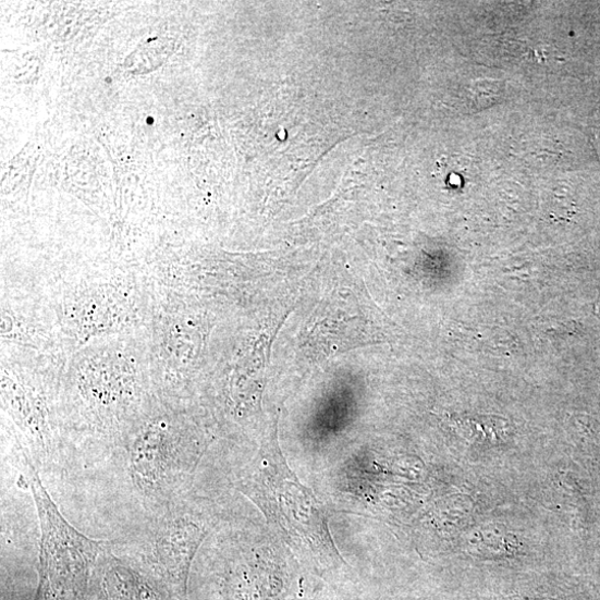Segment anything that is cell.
<instances>
[{"label": "cell", "instance_id": "cell-3", "mask_svg": "<svg viewBox=\"0 0 600 600\" xmlns=\"http://www.w3.org/2000/svg\"><path fill=\"white\" fill-rule=\"evenodd\" d=\"M238 485L299 549L320 560L340 559L321 505L291 472L278 449L264 450Z\"/></svg>", "mask_w": 600, "mask_h": 600}, {"label": "cell", "instance_id": "cell-6", "mask_svg": "<svg viewBox=\"0 0 600 600\" xmlns=\"http://www.w3.org/2000/svg\"><path fill=\"white\" fill-rule=\"evenodd\" d=\"M522 600H528V599H522ZM529 600H536V599H529ZM541 600H552V599H541Z\"/></svg>", "mask_w": 600, "mask_h": 600}, {"label": "cell", "instance_id": "cell-4", "mask_svg": "<svg viewBox=\"0 0 600 600\" xmlns=\"http://www.w3.org/2000/svg\"><path fill=\"white\" fill-rule=\"evenodd\" d=\"M189 499L150 515L140 562L168 588L185 597L189 571L200 544L212 527V517Z\"/></svg>", "mask_w": 600, "mask_h": 600}, {"label": "cell", "instance_id": "cell-2", "mask_svg": "<svg viewBox=\"0 0 600 600\" xmlns=\"http://www.w3.org/2000/svg\"><path fill=\"white\" fill-rule=\"evenodd\" d=\"M23 465L20 485L30 490L40 527L39 581L34 600H87L90 576L108 541L89 538L70 524L25 453Z\"/></svg>", "mask_w": 600, "mask_h": 600}, {"label": "cell", "instance_id": "cell-7", "mask_svg": "<svg viewBox=\"0 0 600 600\" xmlns=\"http://www.w3.org/2000/svg\"><path fill=\"white\" fill-rule=\"evenodd\" d=\"M148 123H149V124H151V123H152V120H151V119H149V120H148Z\"/></svg>", "mask_w": 600, "mask_h": 600}, {"label": "cell", "instance_id": "cell-5", "mask_svg": "<svg viewBox=\"0 0 600 600\" xmlns=\"http://www.w3.org/2000/svg\"><path fill=\"white\" fill-rule=\"evenodd\" d=\"M94 573L99 578L100 600H171L166 585L139 560L115 555L109 542Z\"/></svg>", "mask_w": 600, "mask_h": 600}, {"label": "cell", "instance_id": "cell-1", "mask_svg": "<svg viewBox=\"0 0 600 600\" xmlns=\"http://www.w3.org/2000/svg\"><path fill=\"white\" fill-rule=\"evenodd\" d=\"M122 449L135 493L149 515L189 495L204 443L175 409H152Z\"/></svg>", "mask_w": 600, "mask_h": 600}]
</instances>
